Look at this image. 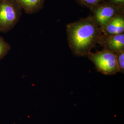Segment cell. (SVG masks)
I'll return each instance as SVG.
<instances>
[{
    "instance_id": "9",
    "label": "cell",
    "mask_w": 124,
    "mask_h": 124,
    "mask_svg": "<svg viewBox=\"0 0 124 124\" xmlns=\"http://www.w3.org/2000/svg\"><path fill=\"white\" fill-rule=\"evenodd\" d=\"M75 1L81 6L86 7L91 9L94 7L108 0H75Z\"/></svg>"
},
{
    "instance_id": "1",
    "label": "cell",
    "mask_w": 124,
    "mask_h": 124,
    "mask_svg": "<svg viewBox=\"0 0 124 124\" xmlns=\"http://www.w3.org/2000/svg\"><path fill=\"white\" fill-rule=\"evenodd\" d=\"M69 46L76 56L87 55L102 36L100 28L91 15L67 25Z\"/></svg>"
},
{
    "instance_id": "6",
    "label": "cell",
    "mask_w": 124,
    "mask_h": 124,
    "mask_svg": "<svg viewBox=\"0 0 124 124\" xmlns=\"http://www.w3.org/2000/svg\"><path fill=\"white\" fill-rule=\"evenodd\" d=\"M101 30L102 33L106 35H113L124 33V13L115 15L105 26Z\"/></svg>"
},
{
    "instance_id": "10",
    "label": "cell",
    "mask_w": 124,
    "mask_h": 124,
    "mask_svg": "<svg viewBox=\"0 0 124 124\" xmlns=\"http://www.w3.org/2000/svg\"><path fill=\"white\" fill-rule=\"evenodd\" d=\"M116 55L119 71L123 74L124 72V51L116 53Z\"/></svg>"
},
{
    "instance_id": "8",
    "label": "cell",
    "mask_w": 124,
    "mask_h": 124,
    "mask_svg": "<svg viewBox=\"0 0 124 124\" xmlns=\"http://www.w3.org/2000/svg\"><path fill=\"white\" fill-rule=\"evenodd\" d=\"M11 48L9 43L0 35V61L8 54Z\"/></svg>"
},
{
    "instance_id": "2",
    "label": "cell",
    "mask_w": 124,
    "mask_h": 124,
    "mask_svg": "<svg viewBox=\"0 0 124 124\" xmlns=\"http://www.w3.org/2000/svg\"><path fill=\"white\" fill-rule=\"evenodd\" d=\"M22 10L15 0H0V33L8 32L15 26Z\"/></svg>"
},
{
    "instance_id": "11",
    "label": "cell",
    "mask_w": 124,
    "mask_h": 124,
    "mask_svg": "<svg viewBox=\"0 0 124 124\" xmlns=\"http://www.w3.org/2000/svg\"><path fill=\"white\" fill-rule=\"evenodd\" d=\"M108 1L117 7L124 8V0H108Z\"/></svg>"
},
{
    "instance_id": "7",
    "label": "cell",
    "mask_w": 124,
    "mask_h": 124,
    "mask_svg": "<svg viewBox=\"0 0 124 124\" xmlns=\"http://www.w3.org/2000/svg\"><path fill=\"white\" fill-rule=\"evenodd\" d=\"M21 8L28 14L39 12L42 8L45 0H15Z\"/></svg>"
},
{
    "instance_id": "5",
    "label": "cell",
    "mask_w": 124,
    "mask_h": 124,
    "mask_svg": "<svg viewBox=\"0 0 124 124\" xmlns=\"http://www.w3.org/2000/svg\"><path fill=\"white\" fill-rule=\"evenodd\" d=\"M104 49L115 53L124 51V34L106 35L102 34L98 43Z\"/></svg>"
},
{
    "instance_id": "3",
    "label": "cell",
    "mask_w": 124,
    "mask_h": 124,
    "mask_svg": "<svg viewBox=\"0 0 124 124\" xmlns=\"http://www.w3.org/2000/svg\"><path fill=\"white\" fill-rule=\"evenodd\" d=\"M89 59L93 62L96 70L105 75H113L120 72L116 53L105 49L96 53L90 52Z\"/></svg>"
},
{
    "instance_id": "4",
    "label": "cell",
    "mask_w": 124,
    "mask_h": 124,
    "mask_svg": "<svg viewBox=\"0 0 124 124\" xmlns=\"http://www.w3.org/2000/svg\"><path fill=\"white\" fill-rule=\"evenodd\" d=\"M91 15L101 29L103 28L112 18L119 13H124V8L112 4L108 0L91 9Z\"/></svg>"
}]
</instances>
